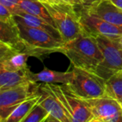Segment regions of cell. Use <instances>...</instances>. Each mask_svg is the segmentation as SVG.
<instances>
[{
    "instance_id": "obj_1",
    "label": "cell",
    "mask_w": 122,
    "mask_h": 122,
    "mask_svg": "<svg viewBox=\"0 0 122 122\" xmlns=\"http://www.w3.org/2000/svg\"><path fill=\"white\" fill-rule=\"evenodd\" d=\"M61 53L71 61L73 66L95 73L103 60V55L95 36L86 34L64 43Z\"/></svg>"
},
{
    "instance_id": "obj_2",
    "label": "cell",
    "mask_w": 122,
    "mask_h": 122,
    "mask_svg": "<svg viewBox=\"0 0 122 122\" xmlns=\"http://www.w3.org/2000/svg\"><path fill=\"white\" fill-rule=\"evenodd\" d=\"M41 1L49 12L64 43L79 36L89 34L84 29L76 6L68 4Z\"/></svg>"
},
{
    "instance_id": "obj_3",
    "label": "cell",
    "mask_w": 122,
    "mask_h": 122,
    "mask_svg": "<svg viewBox=\"0 0 122 122\" xmlns=\"http://www.w3.org/2000/svg\"><path fill=\"white\" fill-rule=\"evenodd\" d=\"M46 84L63 106L70 122H90L92 113L85 99L76 95L67 84Z\"/></svg>"
},
{
    "instance_id": "obj_4",
    "label": "cell",
    "mask_w": 122,
    "mask_h": 122,
    "mask_svg": "<svg viewBox=\"0 0 122 122\" xmlns=\"http://www.w3.org/2000/svg\"><path fill=\"white\" fill-rule=\"evenodd\" d=\"M74 76L69 88L84 99L99 98L106 94V80L96 73L74 66Z\"/></svg>"
},
{
    "instance_id": "obj_5",
    "label": "cell",
    "mask_w": 122,
    "mask_h": 122,
    "mask_svg": "<svg viewBox=\"0 0 122 122\" xmlns=\"http://www.w3.org/2000/svg\"><path fill=\"white\" fill-rule=\"evenodd\" d=\"M18 26L22 39L29 46L34 56L41 57L52 52H61L64 42L58 41L41 29L20 24H18Z\"/></svg>"
},
{
    "instance_id": "obj_6",
    "label": "cell",
    "mask_w": 122,
    "mask_h": 122,
    "mask_svg": "<svg viewBox=\"0 0 122 122\" xmlns=\"http://www.w3.org/2000/svg\"><path fill=\"white\" fill-rule=\"evenodd\" d=\"M40 86V84L29 81L0 91V122H5L9 116L24 102L39 94Z\"/></svg>"
},
{
    "instance_id": "obj_7",
    "label": "cell",
    "mask_w": 122,
    "mask_h": 122,
    "mask_svg": "<svg viewBox=\"0 0 122 122\" xmlns=\"http://www.w3.org/2000/svg\"><path fill=\"white\" fill-rule=\"evenodd\" d=\"M97 44L103 55V60L97 66L95 73L105 80L122 70V49L104 36L96 35Z\"/></svg>"
},
{
    "instance_id": "obj_8",
    "label": "cell",
    "mask_w": 122,
    "mask_h": 122,
    "mask_svg": "<svg viewBox=\"0 0 122 122\" xmlns=\"http://www.w3.org/2000/svg\"><path fill=\"white\" fill-rule=\"evenodd\" d=\"M85 100L92 113L90 122H122V108L117 100L108 96Z\"/></svg>"
},
{
    "instance_id": "obj_9",
    "label": "cell",
    "mask_w": 122,
    "mask_h": 122,
    "mask_svg": "<svg viewBox=\"0 0 122 122\" xmlns=\"http://www.w3.org/2000/svg\"><path fill=\"white\" fill-rule=\"evenodd\" d=\"M81 21L86 31L92 36L102 35L111 39L122 36V26L109 23L89 14L83 6L78 10Z\"/></svg>"
},
{
    "instance_id": "obj_10",
    "label": "cell",
    "mask_w": 122,
    "mask_h": 122,
    "mask_svg": "<svg viewBox=\"0 0 122 122\" xmlns=\"http://www.w3.org/2000/svg\"><path fill=\"white\" fill-rule=\"evenodd\" d=\"M0 42L19 51H26L31 56H34L21 36L19 27L14 16L7 21H0Z\"/></svg>"
},
{
    "instance_id": "obj_11",
    "label": "cell",
    "mask_w": 122,
    "mask_h": 122,
    "mask_svg": "<svg viewBox=\"0 0 122 122\" xmlns=\"http://www.w3.org/2000/svg\"><path fill=\"white\" fill-rule=\"evenodd\" d=\"M40 92L41 96L39 102L49 114L47 122H70L63 106L46 84H41Z\"/></svg>"
},
{
    "instance_id": "obj_12",
    "label": "cell",
    "mask_w": 122,
    "mask_h": 122,
    "mask_svg": "<svg viewBox=\"0 0 122 122\" xmlns=\"http://www.w3.org/2000/svg\"><path fill=\"white\" fill-rule=\"evenodd\" d=\"M30 54L19 51L0 42V69L6 71H19L28 68L26 61Z\"/></svg>"
},
{
    "instance_id": "obj_13",
    "label": "cell",
    "mask_w": 122,
    "mask_h": 122,
    "mask_svg": "<svg viewBox=\"0 0 122 122\" xmlns=\"http://www.w3.org/2000/svg\"><path fill=\"white\" fill-rule=\"evenodd\" d=\"M84 7L89 14L122 26V9L112 3L111 0H101L89 6Z\"/></svg>"
},
{
    "instance_id": "obj_14",
    "label": "cell",
    "mask_w": 122,
    "mask_h": 122,
    "mask_svg": "<svg viewBox=\"0 0 122 122\" xmlns=\"http://www.w3.org/2000/svg\"><path fill=\"white\" fill-rule=\"evenodd\" d=\"M14 16L16 21L18 24L41 29L49 34L51 36H52L58 41L64 43L59 30L52 25H51L44 19L32 15L31 14H29L23 11L21 8L14 14Z\"/></svg>"
},
{
    "instance_id": "obj_15",
    "label": "cell",
    "mask_w": 122,
    "mask_h": 122,
    "mask_svg": "<svg viewBox=\"0 0 122 122\" xmlns=\"http://www.w3.org/2000/svg\"><path fill=\"white\" fill-rule=\"evenodd\" d=\"M74 76L73 71H57L44 67L39 73H30V81L32 82H41L43 84H69L71 83Z\"/></svg>"
},
{
    "instance_id": "obj_16",
    "label": "cell",
    "mask_w": 122,
    "mask_h": 122,
    "mask_svg": "<svg viewBox=\"0 0 122 122\" xmlns=\"http://www.w3.org/2000/svg\"><path fill=\"white\" fill-rule=\"evenodd\" d=\"M29 68L19 71H6L0 69V91L11 89L30 81Z\"/></svg>"
},
{
    "instance_id": "obj_17",
    "label": "cell",
    "mask_w": 122,
    "mask_h": 122,
    "mask_svg": "<svg viewBox=\"0 0 122 122\" xmlns=\"http://www.w3.org/2000/svg\"><path fill=\"white\" fill-rule=\"evenodd\" d=\"M19 6L23 11L44 19L51 25L56 28L47 9L39 0H20Z\"/></svg>"
},
{
    "instance_id": "obj_18",
    "label": "cell",
    "mask_w": 122,
    "mask_h": 122,
    "mask_svg": "<svg viewBox=\"0 0 122 122\" xmlns=\"http://www.w3.org/2000/svg\"><path fill=\"white\" fill-rule=\"evenodd\" d=\"M41 94L33 97L26 101L21 104L6 119L5 122H22L31 111V109L36 106L41 98Z\"/></svg>"
},
{
    "instance_id": "obj_19",
    "label": "cell",
    "mask_w": 122,
    "mask_h": 122,
    "mask_svg": "<svg viewBox=\"0 0 122 122\" xmlns=\"http://www.w3.org/2000/svg\"><path fill=\"white\" fill-rule=\"evenodd\" d=\"M106 94L117 101L122 99V70L106 80Z\"/></svg>"
},
{
    "instance_id": "obj_20",
    "label": "cell",
    "mask_w": 122,
    "mask_h": 122,
    "mask_svg": "<svg viewBox=\"0 0 122 122\" xmlns=\"http://www.w3.org/2000/svg\"><path fill=\"white\" fill-rule=\"evenodd\" d=\"M49 117V112L38 102L22 122H47Z\"/></svg>"
},
{
    "instance_id": "obj_21",
    "label": "cell",
    "mask_w": 122,
    "mask_h": 122,
    "mask_svg": "<svg viewBox=\"0 0 122 122\" xmlns=\"http://www.w3.org/2000/svg\"><path fill=\"white\" fill-rule=\"evenodd\" d=\"M19 2L20 0H0V4L9 9L13 15L20 9Z\"/></svg>"
},
{
    "instance_id": "obj_22",
    "label": "cell",
    "mask_w": 122,
    "mask_h": 122,
    "mask_svg": "<svg viewBox=\"0 0 122 122\" xmlns=\"http://www.w3.org/2000/svg\"><path fill=\"white\" fill-rule=\"evenodd\" d=\"M13 17L14 15L11 11L3 4H0V21H7Z\"/></svg>"
},
{
    "instance_id": "obj_23",
    "label": "cell",
    "mask_w": 122,
    "mask_h": 122,
    "mask_svg": "<svg viewBox=\"0 0 122 122\" xmlns=\"http://www.w3.org/2000/svg\"><path fill=\"white\" fill-rule=\"evenodd\" d=\"M65 3L71 4L74 6H82V3L81 0H63Z\"/></svg>"
},
{
    "instance_id": "obj_24",
    "label": "cell",
    "mask_w": 122,
    "mask_h": 122,
    "mask_svg": "<svg viewBox=\"0 0 122 122\" xmlns=\"http://www.w3.org/2000/svg\"><path fill=\"white\" fill-rule=\"evenodd\" d=\"M101 0H81L82 3V6H89Z\"/></svg>"
},
{
    "instance_id": "obj_25",
    "label": "cell",
    "mask_w": 122,
    "mask_h": 122,
    "mask_svg": "<svg viewBox=\"0 0 122 122\" xmlns=\"http://www.w3.org/2000/svg\"><path fill=\"white\" fill-rule=\"evenodd\" d=\"M112 40L119 49H122V36L117 37V38H115V39H112Z\"/></svg>"
},
{
    "instance_id": "obj_26",
    "label": "cell",
    "mask_w": 122,
    "mask_h": 122,
    "mask_svg": "<svg viewBox=\"0 0 122 122\" xmlns=\"http://www.w3.org/2000/svg\"><path fill=\"white\" fill-rule=\"evenodd\" d=\"M112 3H114L117 6L122 9V0H111Z\"/></svg>"
},
{
    "instance_id": "obj_27",
    "label": "cell",
    "mask_w": 122,
    "mask_h": 122,
    "mask_svg": "<svg viewBox=\"0 0 122 122\" xmlns=\"http://www.w3.org/2000/svg\"><path fill=\"white\" fill-rule=\"evenodd\" d=\"M49 2H51V3H59V4H66L63 0H49Z\"/></svg>"
},
{
    "instance_id": "obj_28",
    "label": "cell",
    "mask_w": 122,
    "mask_h": 122,
    "mask_svg": "<svg viewBox=\"0 0 122 122\" xmlns=\"http://www.w3.org/2000/svg\"><path fill=\"white\" fill-rule=\"evenodd\" d=\"M119 102V104H120V105H121V107H122V100H120V101H118Z\"/></svg>"
},
{
    "instance_id": "obj_29",
    "label": "cell",
    "mask_w": 122,
    "mask_h": 122,
    "mask_svg": "<svg viewBox=\"0 0 122 122\" xmlns=\"http://www.w3.org/2000/svg\"><path fill=\"white\" fill-rule=\"evenodd\" d=\"M48 1H49V0H48Z\"/></svg>"
}]
</instances>
